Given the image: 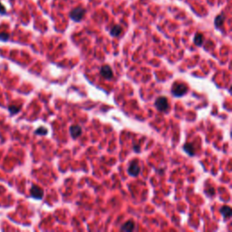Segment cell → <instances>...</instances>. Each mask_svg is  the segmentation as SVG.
Listing matches in <instances>:
<instances>
[{
  "label": "cell",
  "mask_w": 232,
  "mask_h": 232,
  "mask_svg": "<svg viewBox=\"0 0 232 232\" xmlns=\"http://www.w3.org/2000/svg\"><path fill=\"white\" fill-rule=\"evenodd\" d=\"M188 92V87L186 85L182 83H175L172 87V94L175 97H181L183 96Z\"/></svg>",
  "instance_id": "cell-1"
},
{
  "label": "cell",
  "mask_w": 232,
  "mask_h": 232,
  "mask_svg": "<svg viewBox=\"0 0 232 232\" xmlns=\"http://www.w3.org/2000/svg\"><path fill=\"white\" fill-rule=\"evenodd\" d=\"M154 104L157 110L160 112H167V110L169 109V102H168L167 98L164 96L158 97L155 101Z\"/></svg>",
  "instance_id": "cell-2"
},
{
  "label": "cell",
  "mask_w": 232,
  "mask_h": 232,
  "mask_svg": "<svg viewBox=\"0 0 232 232\" xmlns=\"http://www.w3.org/2000/svg\"><path fill=\"white\" fill-rule=\"evenodd\" d=\"M85 14V9L82 8H75L70 13V17L74 21L79 22L84 17Z\"/></svg>",
  "instance_id": "cell-3"
},
{
  "label": "cell",
  "mask_w": 232,
  "mask_h": 232,
  "mask_svg": "<svg viewBox=\"0 0 232 232\" xmlns=\"http://www.w3.org/2000/svg\"><path fill=\"white\" fill-rule=\"evenodd\" d=\"M100 75L101 76L106 80H111L113 77V72H112V69L111 68V66L105 64L101 67L100 69Z\"/></svg>",
  "instance_id": "cell-4"
},
{
  "label": "cell",
  "mask_w": 232,
  "mask_h": 232,
  "mask_svg": "<svg viewBox=\"0 0 232 232\" xmlns=\"http://www.w3.org/2000/svg\"><path fill=\"white\" fill-rule=\"evenodd\" d=\"M140 172H141V167L139 165V162L137 161H132L128 168V173L131 176L136 177L139 175Z\"/></svg>",
  "instance_id": "cell-5"
},
{
  "label": "cell",
  "mask_w": 232,
  "mask_h": 232,
  "mask_svg": "<svg viewBox=\"0 0 232 232\" xmlns=\"http://www.w3.org/2000/svg\"><path fill=\"white\" fill-rule=\"evenodd\" d=\"M31 197L36 199H41L44 196V190L37 185H33L30 189Z\"/></svg>",
  "instance_id": "cell-6"
},
{
  "label": "cell",
  "mask_w": 232,
  "mask_h": 232,
  "mask_svg": "<svg viewBox=\"0 0 232 232\" xmlns=\"http://www.w3.org/2000/svg\"><path fill=\"white\" fill-rule=\"evenodd\" d=\"M70 134L74 139H76L82 134V128L78 125H72L70 127Z\"/></svg>",
  "instance_id": "cell-7"
},
{
  "label": "cell",
  "mask_w": 232,
  "mask_h": 232,
  "mask_svg": "<svg viewBox=\"0 0 232 232\" xmlns=\"http://www.w3.org/2000/svg\"><path fill=\"white\" fill-rule=\"evenodd\" d=\"M135 229V224L132 220H128L124 224H122V226L121 227V230L122 231H133Z\"/></svg>",
  "instance_id": "cell-8"
},
{
  "label": "cell",
  "mask_w": 232,
  "mask_h": 232,
  "mask_svg": "<svg viewBox=\"0 0 232 232\" xmlns=\"http://www.w3.org/2000/svg\"><path fill=\"white\" fill-rule=\"evenodd\" d=\"M220 213L221 215L223 216L224 219H228L229 218H230L231 216V208L229 206H223L220 209Z\"/></svg>",
  "instance_id": "cell-9"
},
{
  "label": "cell",
  "mask_w": 232,
  "mask_h": 232,
  "mask_svg": "<svg viewBox=\"0 0 232 232\" xmlns=\"http://www.w3.org/2000/svg\"><path fill=\"white\" fill-rule=\"evenodd\" d=\"M183 150L185 151V152L189 156H193L195 154V149L191 143H185L183 146Z\"/></svg>",
  "instance_id": "cell-10"
},
{
  "label": "cell",
  "mask_w": 232,
  "mask_h": 232,
  "mask_svg": "<svg viewBox=\"0 0 232 232\" xmlns=\"http://www.w3.org/2000/svg\"><path fill=\"white\" fill-rule=\"evenodd\" d=\"M121 31H122V29H121V27L120 26H115L112 27V29H111V35L112 36H119L121 33Z\"/></svg>",
  "instance_id": "cell-11"
},
{
  "label": "cell",
  "mask_w": 232,
  "mask_h": 232,
  "mask_svg": "<svg viewBox=\"0 0 232 232\" xmlns=\"http://www.w3.org/2000/svg\"><path fill=\"white\" fill-rule=\"evenodd\" d=\"M203 43V36L201 34H197L194 37V44L198 46H200Z\"/></svg>",
  "instance_id": "cell-12"
},
{
  "label": "cell",
  "mask_w": 232,
  "mask_h": 232,
  "mask_svg": "<svg viewBox=\"0 0 232 232\" xmlns=\"http://www.w3.org/2000/svg\"><path fill=\"white\" fill-rule=\"evenodd\" d=\"M47 132H48V131L47 129L45 128V127H39L38 129H36L35 131V134H37V135H45V134H47Z\"/></svg>",
  "instance_id": "cell-13"
},
{
  "label": "cell",
  "mask_w": 232,
  "mask_h": 232,
  "mask_svg": "<svg viewBox=\"0 0 232 232\" xmlns=\"http://www.w3.org/2000/svg\"><path fill=\"white\" fill-rule=\"evenodd\" d=\"M9 112L11 114H16L17 112L20 111V106H17V105H10L8 107Z\"/></svg>",
  "instance_id": "cell-14"
},
{
  "label": "cell",
  "mask_w": 232,
  "mask_h": 232,
  "mask_svg": "<svg viewBox=\"0 0 232 232\" xmlns=\"http://www.w3.org/2000/svg\"><path fill=\"white\" fill-rule=\"evenodd\" d=\"M223 20H224L223 16H219V17H216V19H215V26H221V25L223 24Z\"/></svg>",
  "instance_id": "cell-15"
},
{
  "label": "cell",
  "mask_w": 232,
  "mask_h": 232,
  "mask_svg": "<svg viewBox=\"0 0 232 232\" xmlns=\"http://www.w3.org/2000/svg\"><path fill=\"white\" fill-rule=\"evenodd\" d=\"M8 34H7V33H0V40H2V41H8Z\"/></svg>",
  "instance_id": "cell-16"
},
{
  "label": "cell",
  "mask_w": 232,
  "mask_h": 232,
  "mask_svg": "<svg viewBox=\"0 0 232 232\" xmlns=\"http://www.w3.org/2000/svg\"><path fill=\"white\" fill-rule=\"evenodd\" d=\"M7 13V11H6V8L0 3V14H2V15H4V14H6Z\"/></svg>",
  "instance_id": "cell-17"
}]
</instances>
